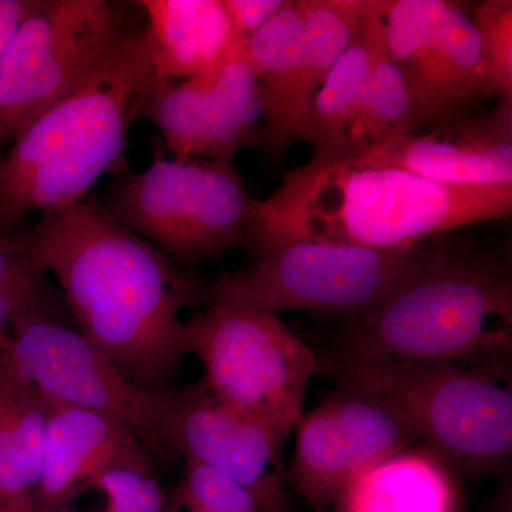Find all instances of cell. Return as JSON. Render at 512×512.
Here are the masks:
<instances>
[{"label":"cell","mask_w":512,"mask_h":512,"mask_svg":"<svg viewBox=\"0 0 512 512\" xmlns=\"http://www.w3.org/2000/svg\"><path fill=\"white\" fill-rule=\"evenodd\" d=\"M56 279L76 329L124 375L171 386L188 356L183 309L207 305V284L84 198L22 232Z\"/></svg>","instance_id":"obj_1"},{"label":"cell","mask_w":512,"mask_h":512,"mask_svg":"<svg viewBox=\"0 0 512 512\" xmlns=\"http://www.w3.org/2000/svg\"><path fill=\"white\" fill-rule=\"evenodd\" d=\"M511 210L512 184H441L356 157L311 160L252 201L244 245L256 256L299 241L402 251Z\"/></svg>","instance_id":"obj_2"},{"label":"cell","mask_w":512,"mask_h":512,"mask_svg":"<svg viewBox=\"0 0 512 512\" xmlns=\"http://www.w3.org/2000/svg\"><path fill=\"white\" fill-rule=\"evenodd\" d=\"M160 83L146 30L121 32L82 82L0 156V237L18 234L30 215L84 200L104 175L123 173L128 134Z\"/></svg>","instance_id":"obj_3"},{"label":"cell","mask_w":512,"mask_h":512,"mask_svg":"<svg viewBox=\"0 0 512 512\" xmlns=\"http://www.w3.org/2000/svg\"><path fill=\"white\" fill-rule=\"evenodd\" d=\"M441 237L424 242L413 271L373 308L353 316L325 357H390L511 375L510 258Z\"/></svg>","instance_id":"obj_4"},{"label":"cell","mask_w":512,"mask_h":512,"mask_svg":"<svg viewBox=\"0 0 512 512\" xmlns=\"http://www.w3.org/2000/svg\"><path fill=\"white\" fill-rule=\"evenodd\" d=\"M319 370L383 397L431 453L470 473H494L512 453L511 375L483 367L319 356Z\"/></svg>","instance_id":"obj_5"},{"label":"cell","mask_w":512,"mask_h":512,"mask_svg":"<svg viewBox=\"0 0 512 512\" xmlns=\"http://www.w3.org/2000/svg\"><path fill=\"white\" fill-rule=\"evenodd\" d=\"M185 343L214 399L284 440L296 429L319 356L278 315L210 303L185 320Z\"/></svg>","instance_id":"obj_6"},{"label":"cell","mask_w":512,"mask_h":512,"mask_svg":"<svg viewBox=\"0 0 512 512\" xmlns=\"http://www.w3.org/2000/svg\"><path fill=\"white\" fill-rule=\"evenodd\" d=\"M97 201L164 254L201 262L244 245L254 200L232 163L157 156L144 170L117 174Z\"/></svg>","instance_id":"obj_7"},{"label":"cell","mask_w":512,"mask_h":512,"mask_svg":"<svg viewBox=\"0 0 512 512\" xmlns=\"http://www.w3.org/2000/svg\"><path fill=\"white\" fill-rule=\"evenodd\" d=\"M423 244L375 251L332 242L281 245L207 284V305L266 313L318 311L360 315L386 298L419 262ZM205 305V306H207Z\"/></svg>","instance_id":"obj_8"},{"label":"cell","mask_w":512,"mask_h":512,"mask_svg":"<svg viewBox=\"0 0 512 512\" xmlns=\"http://www.w3.org/2000/svg\"><path fill=\"white\" fill-rule=\"evenodd\" d=\"M12 365L46 399L119 421L153 457L173 460L165 423L175 387H148L124 375L62 315L33 313L6 338Z\"/></svg>","instance_id":"obj_9"},{"label":"cell","mask_w":512,"mask_h":512,"mask_svg":"<svg viewBox=\"0 0 512 512\" xmlns=\"http://www.w3.org/2000/svg\"><path fill=\"white\" fill-rule=\"evenodd\" d=\"M120 33L104 0H33L0 60V150L72 92Z\"/></svg>","instance_id":"obj_10"},{"label":"cell","mask_w":512,"mask_h":512,"mask_svg":"<svg viewBox=\"0 0 512 512\" xmlns=\"http://www.w3.org/2000/svg\"><path fill=\"white\" fill-rule=\"evenodd\" d=\"M377 12L419 127L473 109L488 97L480 39L461 5L447 0H377Z\"/></svg>","instance_id":"obj_11"},{"label":"cell","mask_w":512,"mask_h":512,"mask_svg":"<svg viewBox=\"0 0 512 512\" xmlns=\"http://www.w3.org/2000/svg\"><path fill=\"white\" fill-rule=\"evenodd\" d=\"M420 440L392 403L367 390L339 386L296 426L285 478L316 512H329L369 468Z\"/></svg>","instance_id":"obj_12"},{"label":"cell","mask_w":512,"mask_h":512,"mask_svg":"<svg viewBox=\"0 0 512 512\" xmlns=\"http://www.w3.org/2000/svg\"><path fill=\"white\" fill-rule=\"evenodd\" d=\"M178 160L232 163L261 143L264 93L245 45L183 83L161 82L144 110Z\"/></svg>","instance_id":"obj_13"},{"label":"cell","mask_w":512,"mask_h":512,"mask_svg":"<svg viewBox=\"0 0 512 512\" xmlns=\"http://www.w3.org/2000/svg\"><path fill=\"white\" fill-rule=\"evenodd\" d=\"M165 437L174 458L197 461L266 497L288 501L285 440L261 421L218 402L200 383L175 387Z\"/></svg>","instance_id":"obj_14"},{"label":"cell","mask_w":512,"mask_h":512,"mask_svg":"<svg viewBox=\"0 0 512 512\" xmlns=\"http://www.w3.org/2000/svg\"><path fill=\"white\" fill-rule=\"evenodd\" d=\"M433 126L430 133L393 138L356 158L441 184H512V97L497 99L490 109L460 111Z\"/></svg>","instance_id":"obj_15"},{"label":"cell","mask_w":512,"mask_h":512,"mask_svg":"<svg viewBox=\"0 0 512 512\" xmlns=\"http://www.w3.org/2000/svg\"><path fill=\"white\" fill-rule=\"evenodd\" d=\"M46 400L45 450L33 494L37 512H59L80 484L110 468L151 470L153 456L119 421Z\"/></svg>","instance_id":"obj_16"},{"label":"cell","mask_w":512,"mask_h":512,"mask_svg":"<svg viewBox=\"0 0 512 512\" xmlns=\"http://www.w3.org/2000/svg\"><path fill=\"white\" fill-rule=\"evenodd\" d=\"M302 45L301 0L282 8L245 43L252 69L264 93L261 143L269 156L281 158L302 138L296 97Z\"/></svg>","instance_id":"obj_17"},{"label":"cell","mask_w":512,"mask_h":512,"mask_svg":"<svg viewBox=\"0 0 512 512\" xmlns=\"http://www.w3.org/2000/svg\"><path fill=\"white\" fill-rule=\"evenodd\" d=\"M148 46L161 82L190 79L231 49L222 0H141Z\"/></svg>","instance_id":"obj_18"},{"label":"cell","mask_w":512,"mask_h":512,"mask_svg":"<svg viewBox=\"0 0 512 512\" xmlns=\"http://www.w3.org/2000/svg\"><path fill=\"white\" fill-rule=\"evenodd\" d=\"M8 335L0 333V495L15 512H37L47 400L10 362Z\"/></svg>","instance_id":"obj_19"},{"label":"cell","mask_w":512,"mask_h":512,"mask_svg":"<svg viewBox=\"0 0 512 512\" xmlns=\"http://www.w3.org/2000/svg\"><path fill=\"white\" fill-rule=\"evenodd\" d=\"M450 466L429 448L409 447L357 478L329 512H457Z\"/></svg>","instance_id":"obj_20"},{"label":"cell","mask_w":512,"mask_h":512,"mask_svg":"<svg viewBox=\"0 0 512 512\" xmlns=\"http://www.w3.org/2000/svg\"><path fill=\"white\" fill-rule=\"evenodd\" d=\"M366 35L370 49L369 76L340 158L363 156L370 148L416 133L419 128L407 84L384 42L377 0H370Z\"/></svg>","instance_id":"obj_21"},{"label":"cell","mask_w":512,"mask_h":512,"mask_svg":"<svg viewBox=\"0 0 512 512\" xmlns=\"http://www.w3.org/2000/svg\"><path fill=\"white\" fill-rule=\"evenodd\" d=\"M301 6L296 107L303 136L316 93L365 25L370 0H301Z\"/></svg>","instance_id":"obj_22"},{"label":"cell","mask_w":512,"mask_h":512,"mask_svg":"<svg viewBox=\"0 0 512 512\" xmlns=\"http://www.w3.org/2000/svg\"><path fill=\"white\" fill-rule=\"evenodd\" d=\"M369 13V12H367ZM370 69L366 20L349 49L316 93L302 141L312 148L311 160H339L352 121L355 120Z\"/></svg>","instance_id":"obj_23"},{"label":"cell","mask_w":512,"mask_h":512,"mask_svg":"<svg viewBox=\"0 0 512 512\" xmlns=\"http://www.w3.org/2000/svg\"><path fill=\"white\" fill-rule=\"evenodd\" d=\"M198 507L211 512H291L289 501L274 500L197 461L184 460L175 485Z\"/></svg>","instance_id":"obj_24"},{"label":"cell","mask_w":512,"mask_h":512,"mask_svg":"<svg viewBox=\"0 0 512 512\" xmlns=\"http://www.w3.org/2000/svg\"><path fill=\"white\" fill-rule=\"evenodd\" d=\"M473 23L480 39L488 97H512V2L485 0L476 6Z\"/></svg>","instance_id":"obj_25"},{"label":"cell","mask_w":512,"mask_h":512,"mask_svg":"<svg viewBox=\"0 0 512 512\" xmlns=\"http://www.w3.org/2000/svg\"><path fill=\"white\" fill-rule=\"evenodd\" d=\"M80 485L93 488L103 497L99 512H165L167 508L168 495L151 470L110 468Z\"/></svg>","instance_id":"obj_26"},{"label":"cell","mask_w":512,"mask_h":512,"mask_svg":"<svg viewBox=\"0 0 512 512\" xmlns=\"http://www.w3.org/2000/svg\"><path fill=\"white\" fill-rule=\"evenodd\" d=\"M285 0H222L231 22V49L244 46Z\"/></svg>","instance_id":"obj_27"},{"label":"cell","mask_w":512,"mask_h":512,"mask_svg":"<svg viewBox=\"0 0 512 512\" xmlns=\"http://www.w3.org/2000/svg\"><path fill=\"white\" fill-rule=\"evenodd\" d=\"M33 0H0V60L28 16Z\"/></svg>","instance_id":"obj_28"},{"label":"cell","mask_w":512,"mask_h":512,"mask_svg":"<svg viewBox=\"0 0 512 512\" xmlns=\"http://www.w3.org/2000/svg\"><path fill=\"white\" fill-rule=\"evenodd\" d=\"M165 512H211L198 507L197 504L192 503L177 487L168 494L167 508Z\"/></svg>","instance_id":"obj_29"},{"label":"cell","mask_w":512,"mask_h":512,"mask_svg":"<svg viewBox=\"0 0 512 512\" xmlns=\"http://www.w3.org/2000/svg\"><path fill=\"white\" fill-rule=\"evenodd\" d=\"M495 512H511L510 491H508V494L503 495V498H501L500 503L495 505Z\"/></svg>","instance_id":"obj_30"},{"label":"cell","mask_w":512,"mask_h":512,"mask_svg":"<svg viewBox=\"0 0 512 512\" xmlns=\"http://www.w3.org/2000/svg\"><path fill=\"white\" fill-rule=\"evenodd\" d=\"M0 512H15L9 507V504L3 500L2 495H0Z\"/></svg>","instance_id":"obj_31"}]
</instances>
